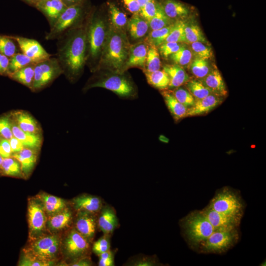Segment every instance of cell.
<instances>
[{
	"label": "cell",
	"mask_w": 266,
	"mask_h": 266,
	"mask_svg": "<svg viewBox=\"0 0 266 266\" xmlns=\"http://www.w3.org/2000/svg\"><path fill=\"white\" fill-rule=\"evenodd\" d=\"M88 17L83 24L67 31L57 39L56 58L63 74L72 83L81 77L86 66Z\"/></svg>",
	"instance_id": "6da1fadb"
},
{
	"label": "cell",
	"mask_w": 266,
	"mask_h": 266,
	"mask_svg": "<svg viewBox=\"0 0 266 266\" xmlns=\"http://www.w3.org/2000/svg\"><path fill=\"white\" fill-rule=\"evenodd\" d=\"M131 46L126 31L115 28L110 23L106 39L95 71L103 69L123 72Z\"/></svg>",
	"instance_id": "7a4b0ae2"
},
{
	"label": "cell",
	"mask_w": 266,
	"mask_h": 266,
	"mask_svg": "<svg viewBox=\"0 0 266 266\" xmlns=\"http://www.w3.org/2000/svg\"><path fill=\"white\" fill-rule=\"evenodd\" d=\"M109 27L108 15L101 10L91 11L87 26L86 65L93 72L98 66Z\"/></svg>",
	"instance_id": "3957f363"
},
{
	"label": "cell",
	"mask_w": 266,
	"mask_h": 266,
	"mask_svg": "<svg viewBox=\"0 0 266 266\" xmlns=\"http://www.w3.org/2000/svg\"><path fill=\"white\" fill-rule=\"evenodd\" d=\"M93 73L85 84L83 88L84 91L100 87L113 92L120 98L134 99L137 98V87L126 72H116L99 69Z\"/></svg>",
	"instance_id": "277c9868"
},
{
	"label": "cell",
	"mask_w": 266,
	"mask_h": 266,
	"mask_svg": "<svg viewBox=\"0 0 266 266\" xmlns=\"http://www.w3.org/2000/svg\"><path fill=\"white\" fill-rule=\"evenodd\" d=\"M182 233L190 247L198 248L215 230L200 211L190 212L179 221Z\"/></svg>",
	"instance_id": "5b68a950"
},
{
	"label": "cell",
	"mask_w": 266,
	"mask_h": 266,
	"mask_svg": "<svg viewBox=\"0 0 266 266\" xmlns=\"http://www.w3.org/2000/svg\"><path fill=\"white\" fill-rule=\"evenodd\" d=\"M91 11L85 4L84 0L80 3L68 7L61 14L54 25L46 33L47 40H57L69 30L76 27L86 21Z\"/></svg>",
	"instance_id": "8992f818"
},
{
	"label": "cell",
	"mask_w": 266,
	"mask_h": 266,
	"mask_svg": "<svg viewBox=\"0 0 266 266\" xmlns=\"http://www.w3.org/2000/svg\"><path fill=\"white\" fill-rule=\"evenodd\" d=\"M207 206L218 212L240 218L244 209L239 193L228 187L218 190Z\"/></svg>",
	"instance_id": "52a82bcc"
},
{
	"label": "cell",
	"mask_w": 266,
	"mask_h": 266,
	"mask_svg": "<svg viewBox=\"0 0 266 266\" xmlns=\"http://www.w3.org/2000/svg\"><path fill=\"white\" fill-rule=\"evenodd\" d=\"M31 241L29 248L25 252L39 260L52 264L61 245L60 236L56 233L44 234Z\"/></svg>",
	"instance_id": "ba28073f"
},
{
	"label": "cell",
	"mask_w": 266,
	"mask_h": 266,
	"mask_svg": "<svg viewBox=\"0 0 266 266\" xmlns=\"http://www.w3.org/2000/svg\"><path fill=\"white\" fill-rule=\"evenodd\" d=\"M239 237L238 228L227 231H215L199 245L201 253L222 254L232 248Z\"/></svg>",
	"instance_id": "9c48e42d"
},
{
	"label": "cell",
	"mask_w": 266,
	"mask_h": 266,
	"mask_svg": "<svg viewBox=\"0 0 266 266\" xmlns=\"http://www.w3.org/2000/svg\"><path fill=\"white\" fill-rule=\"evenodd\" d=\"M63 70L56 57L36 63L32 92H36L49 86L60 75Z\"/></svg>",
	"instance_id": "30bf717a"
},
{
	"label": "cell",
	"mask_w": 266,
	"mask_h": 266,
	"mask_svg": "<svg viewBox=\"0 0 266 266\" xmlns=\"http://www.w3.org/2000/svg\"><path fill=\"white\" fill-rule=\"evenodd\" d=\"M27 214L29 238L31 241L45 234L46 230L47 216L37 196L29 199Z\"/></svg>",
	"instance_id": "8fae6325"
},
{
	"label": "cell",
	"mask_w": 266,
	"mask_h": 266,
	"mask_svg": "<svg viewBox=\"0 0 266 266\" xmlns=\"http://www.w3.org/2000/svg\"><path fill=\"white\" fill-rule=\"evenodd\" d=\"M91 242L73 227L62 240V250L70 263L81 257L89 256Z\"/></svg>",
	"instance_id": "7c38bea8"
},
{
	"label": "cell",
	"mask_w": 266,
	"mask_h": 266,
	"mask_svg": "<svg viewBox=\"0 0 266 266\" xmlns=\"http://www.w3.org/2000/svg\"><path fill=\"white\" fill-rule=\"evenodd\" d=\"M18 43L22 53L31 58L35 63L52 57L36 40L20 36H10Z\"/></svg>",
	"instance_id": "4fadbf2b"
},
{
	"label": "cell",
	"mask_w": 266,
	"mask_h": 266,
	"mask_svg": "<svg viewBox=\"0 0 266 266\" xmlns=\"http://www.w3.org/2000/svg\"><path fill=\"white\" fill-rule=\"evenodd\" d=\"M200 211L213 227L215 231H227L238 228L241 222L240 218L218 212L207 206Z\"/></svg>",
	"instance_id": "5bb4252c"
},
{
	"label": "cell",
	"mask_w": 266,
	"mask_h": 266,
	"mask_svg": "<svg viewBox=\"0 0 266 266\" xmlns=\"http://www.w3.org/2000/svg\"><path fill=\"white\" fill-rule=\"evenodd\" d=\"M74 228L90 242L94 239L98 227V215L86 212H77Z\"/></svg>",
	"instance_id": "9a60e30c"
},
{
	"label": "cell",
	"mask_w": 266,
	"mask_h": 266,
	"mask_svg": "<svg viewBox=\"0 0 266 266\" xmlns=\"http://www.w3.org/2000/svg\"><path fill=\"white\" fill-rule=\"evenodd\" d=\"M100 197L83 194L74 198L71 201L73 209L76 212H86L98 214L104 204Z\"/></svg>",
	"instance_id": "2e32d148"
},
{
	"label": "cell",
	"mask_w": 266,
	"mask_h": 266,
	"mask_svg": "<svg viewBox=\"0 0 266 266\" xmlns=\"http://www.w3.org/2000/svg\"><path fill=\"white\" fill-rule=\"evenodd\" d=\"M97 223L98 228L103 234L111 236L119 225L115 208L104 203L98 215Z\"/></svg>",
	"instance_id": "e0dca14e"
},
{
	"label": "cell",
	"mask_w": 266,
	"mask_h": 266,
	"mask_svg": "<svg viewBox=\"0 0 266 266\" xmlns=\"http://www.w3.org/2000/svg\"><path fill=\"white\" fill-rule=\"evenodd\" d=\"M149 46V44L145 40L131 44L127 60L123 68V72L134 67L143 69Z\"/></svg>",
	"instance_id": "ac0fdd59"
},
{
	"label": "cell",
	"mask_w": 266,
	"mask_h": 266,
	"mask_svg": "<svg viewBox=\"0 0 266 266\" xmlns=\"http://www.w3.org/2000/svg\"><path fill=\"white\" fill-rule=\"evenodd\" d=\"M159 2L166 15L173 21L183 20L191 12L190 6L178 0H160Z\"/></svg>",
	"instance_id": "d6986e66"
},
{
	"label": "cell",
	"mask_w": 266,
	"mask_h": 266,
	"mask_svg": "<svg viewBox=\"0 0 266 266\" xmlns=\"http://www.w3.org/2000/svg\"><path fill=\"white\" fill-rule=\"evenodd\" d=\"M35 6L46 17L50 28L67 8L61 0H39Z\"/></svg>",
	"instance_id": "ffe728a7"
},
{
	"label": "cell",
	"mask_w": 266,
	"mask_h": 266,
	"mask_svg": "<svg viewBox=\"0 0 266 266\" xmlns=\"http://www.w3.org/2000/svg\"><path fill=\"white\" fill-rule=\"evenodd\" d=\"M73 218V211L67 206L62 211L47 217L46 230L51 233L63 231L70 226Z\"/></svg>",
	"instance_id": "44dd1931"
},
{
	"label": "cell",
	"mask_w": 266,
	"mask_h": 266,
	"mask_svg": "<svg viewBox=\"0 0 266 266\" xmlns=\"http://www.w3.org/2000/svg\"><path fill=\"white\" fill-rule=\"evenodd\" d=\"M13 122L25 132L42 134V129L38 122L29 112L24 110H17L10 114Z\"/></svg>",
	"instance_id": "7402d4cb"
},
{
	"label": "cell",
	"mask_w": 266,
	"mask_h": 266,
	"mask_svg": "<svg viewBox=\"0 0 266 266\" xmlns=\"http://www.w3.org/2000/svg\"><path fill=\"white\" fill-rule=\"evenodd\" d=\"M223 98L214 94L195 100L194 105L188 109L186 117L208 113L223 101Z\"/></svg>",
	"instance_id": "603a6c76"
},
{
	"label": "cell",
	"mask_w": 266,
	"mask_h": 266,
	"mask_svg": "<svg viewBox=\"0 0 266 266\" xmlns=\"http://www.w3.org/2000/svg\"><path fill=\"white\" fill-rule=\"evenodd\" d=\"M38 150L24 147L20 152L13 154L12 157L20 163L23 177L30 176L37 162Z\"/></svg>",
	"instance_id": "cb8c5ba5"
},
{
	"label": "cell",
	"mask_w": 266,
	"mask_h": 266,
	"mask_svg": "<svg viewBox=\"0 0 266 266\" xmlns=\"http://www.w3.org/2000/svg\"><path fill=\"white\" fill-rule=\"evenodd\" d=\"M200 80L212 94L223 98L227 95L222 76L217 67L212 68L207 75Z\"/></svg>",
	"instance_id": "d4e9b609"
},
{
	"label": "cell",
	"mask_w": 266,
	"mask_h": 266,
	"mask_svg": "<svg viewBox=\"0 0 266 266\" xmlns=\"http://www.w3.org/2000/svg\"><path fill=\"white\" fill-rule=\"evenodd\" d=\"M11 122V129L13 136L20 140L24 147L40 150L43 141L42 134L24 132L12 120Z\"/></svg>",
	"instance_id": "484cf974"
},
{
	"label": "cell",
	"mask_w": 266,
	"mask_h": 266,
	"mask_svg": "<svg viewBox=\"0 0 266 266\" xmlns=\"http://www.w3.org/2000/svg\"><path fill=\"white\" fill-rule=\"evenodd\" d=\"M149 29L148 22L139 14H134L128 20L126 31L130 37L134 40L144 37Z\"/></svg>",
	"instance_id": "4316f807"
},
{
	"label": "cell",
	"mask_w": 266,
	"mask_h": 266,
	"mask_svg": "<svg viewBox=\"0 0 266 266\" xmlns=\"http://www.w3.org/2000/svg\"><path fill=\"white\" fill-rule=\"evenodd\" d=\"M36 196L41 201L47 217L59 212L68 206L66 201L63 199L46 193H40Z\"/></svg>",
	"instance_id": "83f0119b"
},
{
	"label": "cell",
	"mask_w": 266,
	"mask_h": 266,
	"mask_svg": "<svg viewBox=\"0 0 266 266\" xmlns=\"http://www.w3.org/2000/svg\"><path fill=\"white\" fill-rule=\"evenodd\" d=\"M167 74L169 83L168 88H176L189 80V77L182 66L177 64L166 65L163 69Z\"/></svg>",
	"instance_id": "f1b7e54d"
},
{
	"label": "cell",
	"mask_w": 266,
	"mask_h": 266,
	"mask_svg": "<svg viewBox=\"0 0 266 266\" xmlns=\"http://www.w3.org/2000/svg\"><path fill=\"white\" fill-rule=\"evenodd\" d=\"M162 94L166 106L175 121L186 117L188 109L177 100L171 92L163 91Z\"/></svg>",
	"instance_id": "f546056e"
},
{
	"label": "cell",
	"mask_w": 266,
	"mask_h": 266,
	"mask_svg": "<svg viewBox=\"0 0 266 266\" xmlns=\"http://www.w3.org/2000/svg\"><path fill=\"white\" fill-rule=\"evenodd\" d=\"M107 5L111 25L116 29L126 31L128 21L126 14L113 2H107Z\"/></svg>",
	"instance_id": "4dcf8cb0"
},
{
	"label": "cell",
	"mask_w": 266,
	"mask_h": 266,
	"mask_svg": "<svg viewBox=\"0 0 266 266\" xmlns=\"http://www.w3.org/2000/svg\"><path fill=\"white\" fill-rule=\"evenodd\" d=\"M35 64H33L27 66L9 74L8 76L13 80L21 83L32 91L34 80Z\"/></svg>",
	"instance_id": "1f68e13d"
},
{
	"label": "cell",
	"mask_w": 266,
	"mask_h": 266,
	"mask_svg": "<svg viewBox=\"0 0 266 266\" xmlns=\"http://www.w3.org/2000/svg\"><path fill=\"white\" fill-rule=\"evenodd\" d=\"M147 82L153 87L159 90L168 88L169 79L164 70H158L151 72L144 73Z\"/></svg>",
	"instance_id": "d6a6232c"
},
{
	"label": "cell",
	"mask_w": 266,
	"mask_h": 266,
	"mask_svg": "<svg viewBox=\"0 0 266 266\" xmlns=\"http://www.w3.org/2000/svg\"><path fill=\"white\" fill-rule=\"evenodd\" d=\"M184 32L186 43L187 44L196 41H200L206 44L207 43V41L200 28L193 22H185Z\"/></svg>",
	"instance_id": "836d02e7"
},
{
	"label": "cell",
	"mask_w": 266,
	"mask_h": 266,
	"mask_svg": "<svg viewBox=\"0 0 266 266\" xmlns=\"http://www.w3.org/2000/svg\"><path fill=\"white\" fill-rule=\"evenodd\" d=\"M161 66L160 54L157 46L149 44L143 69L144 72H151L159 70Z\"/></svg>",
	"instance_id": "e575fe53"
},
{
	"label": "cell",
	"mask_w": 266,
	"mask_h": 266,
	"mask_svg": "<svg viewBox=\"0 0 266 266\" xmlns=\"http://www.w3.org/2000/svg\"><path fill=\"white\" fill-rule=\"evenodd\" d=\"M0 170L5 175L23 177L20 163L13 157L3 158Z\"/></svg>",
	"instance_id": "d590c367"
},
{
	"label": "cell",
	"mask_w": 266,
	"mask_h": 266,
	"mask_svg": "<svg viewBox=\"0 0 266 266\" xmlns=\"http://www.w3.org/2000/svg\"><path fill=\"white\" fill-rule=\"evenodd\" d=\"M156 256H149L139 254L131 257L123 266H163Z\"/></svg>",
	"instance_id": "8d00e7d4"
},
{
	"label": "cell",
	"mask_w": 266,
	"mask_h": 266,
	"mask_svg": "<svg viewBox=\"0 0 266 266\" xmlns=\"http://www.w3.org/2000/svg\"><path fill=\"white\" fill-rule=\"evenodd\" d=\"M211 68L207 59L203 58L195 57L190 64L192 73L199 79L207 75Z\"/></svg>",
	"instance_id": "74e56055"
},
{
	"label": "cell",
	"mask_w": 266,
	"mask_h": 266,
	"mask_svg": "<svg viewBox=\"0 0 266 266\" xmlns=\"http://www.w3.org/2000/svg\"><path fill=\"white\" fill-rule=\"evenodd\" d=\"M174 23L161 29L152 30L148 34L145 41L149 44L159 46L163 43L172 30Z\"/></svg>",
	"instance_id": "f35d334b"
},
{
	"label": "cell",
	"mask_w": 266,
	"mask_h": 266,
	"mask_svg": "<svg viewBox=\"0 0 266 266\" xmlns=\"http://www.w3.org/2000/svg\"><path fill=\"white\" fill-rule=\"evenodd\" d=\"M186 88L195 100L201 99L212 94L200 80L192 79L186 82Z\"/></svg>",
	"instance_id": "ab89813d"
},
{
	"label": "cell",
	"mask_w": 266,
	"mask_h": 266,
	"mask_svg": "<svg viewBox=\"0 0 266 266\" xmlns=\"http://www.w3.org/2000/svg\"><path fill=\"white\" fill-rule=\"evenodd\" d=\"M33 64L36 63L23 53H16L9 59L8 75Z\"/></svg>",
	"instance_id": "60d3db41"
},
{
	"label": "cell",
	"mask_w": 266,
	"mask_h": 266,
	"mask_svg": "<svg viewBox=\"0 0 266 266\" xmlns=\"http://www.w3.org/2000/svg\"><path fill=\"white\" fill-rule=\"evenodd\" d=\"M185 22L183 20H178L174 22L172 30L165 39V42H185L184 32Z\"/></svg>",
	"instance_id": "b9f144b4"
},
{
	"label": "cell",
	"mask_w": 266,
	"mask_h": 266,
	"mask_svg": "<svg viewBox=\"0 0 266 266\" xmlns=\"http://www.w3.org/2000/svg\"><path fill=\"white\" fill-rule=\"evenodd\" d=\"M169 57L175 64L181 66H187L192 61V52L185 45L182 44L177 51Z\"/></svg>",
	"instance_id": "7bdbcfd3"
},
{
	"label": "cell",
	"mask_w": 266,
	"mask_h": 266,
	"mask_svg": "<svg viewBox=\"0 0 266 266\" xmlns=\"http://www.w3.org/2000/svg\"><path fill=\"white\" fill-rule=\"evenodd\" d=\"M148 22L149 28L152 31L161 29L174 22L169 19L166 15L159 3V6L155 15L148 21Z\"/></svg>",
	"instance_id": "ee69618b"
},
{
	"label": "cell",
	"mask_w": 266,
	"mask_h": 266,
	"mask_svg": "<svg viewBox=\"0 0 266 266\" xmlns=\"http://www.w3.org/2000/svg\"><path fill=\"white\" fill-rule=\"evenodd\" d=\"M173 95L187 109L192 107L195 103V99L187 89L179 87L171 92Z\"/></svg>",
	"instance_id": "f6af8a7d"
},
{
	"label": "cell",
	"mask_w": 266,
	"mask_h": 266,
	"mask_svg": "<svg viewBox=\"0 0 266 266\" xmlns=\"http://www.w3.org/2000/svg\"><path fill=\"white\" fill-rule=\"evenodd\" d=\"M190 44L191 50L195 57L209 59L212 56V51L208 45L200 41L192 42Z\"/></svg>",
	"instance_id": "bcb514c9"
},
{
	"label": "cell",
	"mask_w": 266,
	"mask_h": 266,
	"mask_svg": "<svg viewBox=\"0 0 266 266\" xmlns=\"http://www.w3.org/2000/svg\"><path fill=\"white\" fill-rule=\"evenodd\" d=\"M0 53L8 58L16 53V45L10 36L0 35Z\"/></svg>",
	"instance_id": "7dc6e473"
},
{
	"label": "cell",
	"mask_w": 266,
	"mask_h": 266,
	"mask_svg": "<svg viewBox=\"0 0 266 266\" xmlns=\"http://www.w3.org/2000/svg\"><path fill=\"white\" fill-rule=\"evenodd\" d=\"M111 235L106 234L103 235L97 241L93 242L92 250L97 256H99L111 249Z\"/></svg>",
	"instance_id": "c3c4849f"
},
{
	"label": "cell",
	"mask_w": 266,
	"mask_h": 266,
	"mask_svg": "<svg viewBox=\"0 0 266 266\" xmlns=\"http://www.w3.org/2000/svg\"><path fill=\"white\" fill-rule=\"evenodd\" d=\"M159 6V1L151 0L141 7L139 14L148 21L155 15Z\"/></svg>",
	"instance_id": "681fc988"
},
{
	"label": "cell",
	"mask_w": 266,
	"mask_h": 266,
	"mask_svg": "<svg viewBox=\"0 0 266 266\" xmlns=\"http://www.w3.org/2000/svg\"><path fill=\"white\" fill-rule=\"evenodd\" d=\"M11 127L12 122L9 115L0 117V137L10 140L13 137Z\"/></svg>",
	"instance_id": "f907efd6"
},
{
	"label": "cell",
	"mask_w": 266,
	"mask_h": 266,
	"mask_svg": "<svg viewBox=\"0 0 266 266\" xmlns=\"http://www.w3.org/2000/svg\"><path fill=\"white\" fill-rule=\"evenodd\" d=\"M182 44L174 42H165L159 46V53L164 58H167L171 54L177 51Z\"/></svg>",
	"instance_id": "816d5d0a"
},
{
	"label": "cell",
	"mask_w": 266,
	"mask_h": 266,
	"mask_svg": "<svg viewBox=\"0 0 266 266\" xmlns=\"http://www.w3.org/2000/svg\"><path fill=\"white\" fill-rule=\"evenodd\" d=\"M18 265L22 266H45L50 265V264L39 260L25 252V255L19 261Z\"/></svg>",
	"instance_id": "f5cc1de1"
},
{
	"label": "cell",
	"mask_w": 266,
	"mask_h": 266,
	"mask_svg": "<svg viewBox=\"0 0 266 266\" xmlns=\"http://www.w3.org/2000/svg\"><path fill=\"white\" fill-rule=\"evenodd\" d=\"M116 251L111 249L98 256L99 266H114V256Z\"/></svg>",
	"instance_id": "db71d44e"
},
{
	"label": "cell",
	"mask_w": 266,
	"mask_h": 266,
	"mask_svg": "<svg viewBox=\"0 0 266 266\" xmlns=\"http://www.w3.org/2000/svg\"><path fill=\"white\" fill-rule=\"evenodd\" d=\"M0 154L3 158L12 157V152L9 140L0 137Z\"/></svg>",
	"instance_id": "11a10c76"
},
{
	"label": "cell",
	"mask_w": 266,
	"mask_h": 266,
	"mask_svg": "<svg viewBox=\"0 0 266 266\" xmlns=\"http://www.w3.org/2000/svg\"><path fill=\"white\" fill-rule=\"evenodd\" d=\"M127 9L133 14H139L141 7L137 0H123Z\"/></svg>",
	"instance_id": "9f6ffc18"
},
{
	"label": "cell",
	"mask_w": 266,
	"mask_h": 266,
	"mask_svg": "<svg viewBox=\"0 0 266 266\" xmlns=\"http://www.w3.org/2000/svg\"><path fill=\"white\" fill-rule=\"evenodd\" d=\"M69 265L73 266H93L94 264L90 256H88L79 258L70 263Z\"/></svg>",
	"instance_id": "6f0895ef"
},
{
	"label": "cell",
	"mask_w": 266,
	"mask_h": 266,
	"mask_svg": "<svg viewBox=\"0 0 266 266\" xmlns=\"http://www.w3.org/2000/svg\"><path fill=\"white\" fill-rule=\"evenodd\" d=\"M9 59L8 57L0 53V75H8Z\"/></svg>",
	"instance_id": "680465c9"
},
{
	"label": "cell",
	"mask_w": 266,
	"mask_h": 266,
	"mask_svg": "<svg viewBox=\"0 0 266 266\" xmlns=\"http://www.w3.org/2000/svg\"><path fill=\"white\" fill-rule=\"evenodd\" d=\"M9 141L12 154L20 152L24 148L20 141L14 136L9 140Z\"/></svg>",
	"instance_id": "91938a15"
},
{
	"label": "cell",
	"mask_w": 266,
	"mask_h": 266,
	"mask_svg": "<svg viewBox=\"0 0 266 266\" xmlns=\"http://www.w3.org/2000/svg\"><path fill=\"white\" fill-rule=\"evenodd\" d=\"M63 3L67 6H70L74 4L81 2L84 0H61Z\"/></svg>",
	"instance_id": "94428289"
},
{
	"label": "cell",
	"mask_w": 266,
	"mask_h": 266,
	"mask_svg": "<svg viewBox=\"0 0 266 266\" xmlns=\"http://www.w3.org/2000/svg\"><path fill=\"white\" fill-rule=\"evenodd\" d=\"M151 0H137L141 7L143 6L147 2Z\"/></svg>",
	"instance_id": "6125c7cd"
},
{
	"label": "cell",
	"mask_w": 266,
	"mask_h": 266,
	"mask_svg": "<svg viewBox=\"0 0 266 266\" xmlns=\"http://www.w3.org/2000/svg\"><path fill=\"white\" fill-rule=\"evenodd\" d=\"M25 1L29 3L30 4H33L34 6H35L37 2L39 0H24Z\"/></svg>",
	"instance_id": "be15d7a7"
},
{
	"label": "cell",
	"mask_w": 266,
	"mask_h": 266,
	"mask_svg": "<svg viewBox=\"0 0 266 266\" xmlns=\"http://www.w3.org/2000/svg\"><path fill=\"white\" fill-rule=\"evenodd\" d=\"M2 160H3V158L1 157V156L0 154V167L2 161Z\"/></svg>",
	"instance_id": "e7e4bbea"
}]
</instances>
